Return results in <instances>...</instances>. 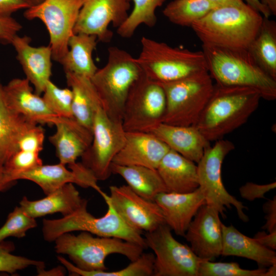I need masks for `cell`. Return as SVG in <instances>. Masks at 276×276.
Here are the masks:
<instances>
[{
	"label": "cell",
	"instance_id": "cell-1",
	"mask_svg": "<svg viewBox=\"0 0 276 276\" xmlns=\"http://www.w3.org/2000/svg\"><path fill=\"white\" fill-rule=\"evenodd\" d=\"M260 93L246 87L214 84L195 126L209 142L216 141L245 124L259 106Z\"/></svg>",
	"mask_w": 276,
	"mask_h": 276
},
{
	"label": "cell",
	"instance_id": "cell-2",
	"mask_svg": "<svg viewBox=\"0 0 276 276\" xmlns=\"http://www.w3.org/2000/svg\"><path fill=\"white\" fill-rule=\"evenodd\" d=\"M263 19L260 13L244 3L215 7L191 28L203 44L247 49Z\"/></svg>",
	"mask_w": 276,
	"mask_h": 276
},
{
	"label": "cell",
	"instance_id": "cell-3",
	"mask_svg": "<svg viewBox=\"0 0 276 276\" xmlns=\"http://www.w3.org/2000/svg\"><path fill=\"white\" fill-rule=\"evenodd\" d=\"M208 71L216 84L258 90L262 99H276V80L257 63L247 49L202 44Z\"/></svg>",
	"mask_w": 276,
	"mask_h": 276
},
{
	"label": "cell",
	"instance_id": "cell-4",
	"mask_svg": "<svg viewBox=\"0 0 276 276\" xmlns=\"http://www.w3.org/2000/svg\"><path fill=\"white\" fill-rule=\"evenodd\" d=\"M141 44L136 61L144 74L156 83L173 82L208 71L202 51L172 47L145 36L141 38Z\"/></svg>",
	"mask_w": 276,
	"mask_h": 276
},
{
	"label": "cell",
	"instance_id": "cell-5",
	"mask_svg": "<svg viewBox=\"0 0 276 276\" xmlns=\"http://www.w3.org/2000/svg\"><path fill=\"white\" fill-rule=\"evenodd\" d=\"M142 72L136 58L128 52L117 47L108 49L106 64L90 79L103 109L112 120L122 122L128 93Z\"/></svg>",
	"mask_w": 276,
	"mask_h": 276
},
{
	"label": "cell",
	"instance_id": "cell-6",
	"mask_svg": "<svg viewBox=\"0 0 276 276\" xmlns=\"http://www.w3.org/2000/svg\"><path fill=\"white\" fill-rule=\"evenodd\" d=\"M107 210L100 217H96L87 210V202L73 214L55 219H44L42 233L43 239L54 242L61 235L75 231H84L97 236L119 238L147 248L142 233L129 226L120 217L111 204L108 195L101 194Z\"/></svg>",
	"mask_w": 276,
	"mask_h": 276
},
{
	"label": "cell",
	"instance_id": "cell-7",
	"mask_svg": "<svg viewBox=\"0 0 276 276\" xmlns=\"http://www.w3.org/2000/svg\"><path fill=\"white\" fill-rule=\"evenodd\" d=\"M55 250L67 255L78 268L85 271L107 270L105 260L112 254H120L130 261L144 252L142 246L119 238L96 236L82 231L77 235L66 233L55 240Z\"/></svg>",
	"mask_w": 276,
	"mask_h": 276
},
{
	"label": "cell",
	"instance_id": "cell-8",
	"mask_svg": "<svg viewBox=\"0 0 276 276\" xmlns=\"http://www.w3.org/2000/svg\"><path fill=\"white\" fill-rule=\"evenodd\" d=\"M208 71L173 82L159 84L166 98L162 122L173 125H195L209 101L214 84Z\"/></svg>",
	"mask_w": 276,
	"mask_h": 276
},
{
	"label": "cell",
	"instance_id": "cell-9",
	"mask_svg": "<svg viewBox=\"0 0 276 276\" xmlns=\"http://www.w3.org/2000/svg\"><path fill=\"white\" fill-rule=\"evenodd\" d=\"M235 148L234 144L223 139L208 146L200 160L197 164L198 188L204 195L206 204L216 210L223 218L225 217L226 208L234 206L238 217L243 221H248L244 213L247 208L231 195L226 190L222 179V165L226 156Z\"/></svg>",
	"mask_w": 276,
	"mask_h": 276
},
{
	"label": "cell",
	"instance_id": "cell-10",
	"mask_svg": "<svg viewBox=\"0 0 276 276\" xmlns=\"http://www.w3.org/2000/svg\"><path fill=\"white\" fill-rule=\"evenodd\" d=\"M166 108L163 88L142 72L132 85L125 102L124 128L126 131L149 132L162 122Z\"/></svg>",
	"mask_w": 276,
	"mask_h": 276
},
{
	"label": "cell",
	"instance_id": "cell-11",
	"mask_svg": "<svg viewBox=\"0 0 276 276\" xmlns=\"http://www.w3.org/2000/svg\"><path fill=\"white\" fill-rule=\"evenodd\" d=\"M144 237L147 247L154 255L153 276H198L203 260L190 246L176 240L166 223L146 232Z\"/></svg>",
	"mask_w": 276,
	"mask_h": 276
},
{
	"label": "cell",
	"instance_id": "cell-12",
	"mask_svg": "<svg viewBox=\"0 0 276 276\" xmlns=\"http://www.w3.org/2000/svg\"><path fill=\"white\" fill-rule=\"evenodd\" d=\"M82 3L83 0H43L25 11L26 19H38L45 25L54 60L60 62L68 51Z\"/></svg>",
	"mask_w": 276,
	"mask_h": 276
},
{
	"label": "cell",
	"instance_id": "cell-13",
	"mask_svg": "<svg viewBox=\"0 0 276 276\" xmlns=\"http://www.w3.org/2000/svg\"><path fill=\"white\" fill-rule=\"evenodd\" d=\"M92 133L91 144L81 156V163L98 181L105 180L112 174L113 158L125 143L126 131L122 122L110 119L100 107L95 117Z\"/></svg>",
	"mask_w": 276,
	"mask_h": 276
},
{
	"label": "cell",
	"instance_id": "cell-14",
	"mask_svg": "<svg viewBox=\"0 0 276 276\" xmlns=\"http://www.w3.org/2000/svg\"><path fill=\"white\" fill-rule=\"evenodd\" d=\"M129 0H83L74 33L94 35L99 41L109 42L113 36L109 25L120 27L129 15Z\"/></svg>",
	"mask_w": 276,
	"mask_h": 276
},
{
	"label": "cell",
	"instance_id": "cell-15",
	"mask_svg": "<svg viewBox=\"0 0 276 276\" xmlns=\"http://www.w3.org/2000/svg\"><path fill=\"white\" fill-rule=\"evenodd\" d=\"M109 199L123 220L130 227L149 232L165 223L162 211L155 201L140 196L127 185L109 187Z\"/></svg>",
	"mask_w": 276,
	"mask_h": 276
},
{
	"label": "cell",
	"instance_id": "cell-16",
	"mask_svg": "<svg viewBox=\"0 0 276 276\" xmlns=\"http://www.w3.org/2000/svg\"><path fill=\"white\" fill-rule=\"evenodd\" d=\"M219 213L207 204L202 206L190 223L184 237L199 258L213 261L222 254V222Z\"/></svg>",
	"mask_w": 276,
	"mask_h": 276
},
{
	"label": "cell",
	"instance_id": "cell-17",
	"mask_svg": "<svg viewBox=\"0 0 276 276\" xmlns=\"http://www.w3.org/2000/svg\"><path fill=\"white\" fill-rule=\"evenodd\" d=\"M59 163L41 165L20 175L17 180H28L37 185L48 195L67 183H75L82 188H91L100 194L103 192L93 173L82 163L68 165Z\"/></svg>",
	"mask_w": 276,
	"mask_h": 276
},
{
	"label": "cell",
	"instance_id": "cell-18",
	"mask_svg": "<svg viewBox=\"0 0 276 276\" xmlns=\"http://www.w3.org/2000/svg\"><path fill=\"white\" fill-rule=\"evenodd\" d=\"M30 84L26 78H14L2 85L6 104L13 111L36 124L54 125L58 117L51 110L42 97L33 92Z\"/></svg>",
	"mask_w": 276,
	"mask_h": 276
},
{
	"label": "cell",
	"instance_id": "cell-19",
	"mask_svg": "<svg viewBox=\"0 0 276 276\" xmlns=\"http://www.w3.org/2000/svg\"><path fill=\"white\" fill-rule=\"evenodd\" d=\"M169 147L151 132L126 131L125 143L112 163L157 169Z\"/></svg>",
	"mask_w": 276,
	"mask_h": 276
},
{
	"label": "cell",
	"instance_id": "cell-20",
	"mask_svg": "<svg viewBox=\"0 0 276 276\" xmlns=\"http://www.w3.org/2000/svg\"><path fill=\"white\" fill-rule=\"evenodd\" d=\"M154 201L162 211L165 223L177 235L182 237L198 211L206 204L199 188L187 193L162 192Z\"/></svg>",
	"mask_w": 276,
	"mask_h": 276
},
{
	"label": "cell",
	"instance_id": "cell-21",
	"mask_svg": "<svg viewBox=\"0 0 276 276\" xmlns=\"http://www.w3.org/2000/svg\"><path fill=\"white\" fill-rule=\"evenodd\" d=\"M27 36L16 35L11 44L16 52V58L23 71L39 95L43 93L52 76V55L50 46L33 47Z\"/></svg>",
	"mask_w": 276,
	"mask_h": 276
},
{
	"label": "cell",
	"instance_id": "cell-22",
	"mask_svg": "<svg viewBox=\"0 0 276 276\" xmlns=\"http://www.w3.org/2000/svg\"><path fill=\"white\" fill-rule=\"evenodd\" d=\"M54 125L56 131L49 140L59 163L65 165L76 163L90 146L93 133L74 118L58 117Z\"/></svg>",
	"mask_w": 276,
	"mask_h": 276
},
{
	"label": "cell",
	"instance_id": "cell-23",
	"mask_svg": "<svg viewBox=\"0 0 276 276\" xmlns=\"http://www.w3.org/2000/svg\"><path fill=\"white\" fill-rule=\"evenodd\" d=\"M169 148L197 164L210 145L194 126H178L160 122L149 132Z\"/></svg>",
	"mask_w": 276,
	"mask_h": 276
},
{
	"label": "cell",
	"instance_id": "cell-24",
	"mask_svg": "<svg viewBox=\"0 0 276 276\" xmlns=\"http://www.w3.org/2000/svg\"><path fill=\"white\" fill-rule=\"evenodd\" d=\"M87 201L81 198L73 183H67L42 199L30 200L24 196L19 206L28 215L36 218L54 213H61L63 217L70 215Z\"/></svg>",
	"mask_w": 276,
	"mask_h": 276
},
{
	"label": "cell",
	"instance_id": "cell-25",
	"mask_svg": "<svg viewBox=\"0 0 276 276\" xmlns=\"http://www.w3.org/2000/svg\"><path fill=\"white\" fill-rule=\"evenodd\" d=\"M157 170L167 192L191 193L199 187L195 163L173 150L165 155Z\"/></svg>",
	"mask_w": 276,
	"mask_h": 276
},
{
	"label": "cell",
	"instance_id": "cell-26",
	"mask_svg": "<svg viewBox=\"0 0 276 276\" xmlns=\"http://www.w3.org/2000/svg\"><path fill=\"white\" fill-rule=\"evenodd\" d=\"M221 255L237 256L251 260L259 265L269 267L276 264V252L260 244L254 238L239 232L233 225L222 223Z\"/></svg>",
	"mask_w": 276,
	"mask_h": 276
},
{
	"label": "cell",
	"instance_id": "cell-27",
	"mask_svg": "<svg viewBox=\"0 0 276 276\" xmlns=\"http://www.w3.org/2000/svg\"><path fill=\"white\" fill-rule=\"evenodd\" d=\"M67 85L73 93V118L92 132L95 117L101 106L90 78L65 73Z\"/></svg>",
	"mask_w": 276,
	"mask_h": 276
},
{
	"label": "cell",
	"instance_id": "cell-28",
	"mask_svg": "<svg viewBox=\"0 0 276 276\" xmlns=\"http://www.w3.org/2000/svg\"><path fill=\"white\" fill-rule=\"evenodd\" d=\"M96 36L85 33L74 34L68 41V51L59 62L65 73L91 78L98 68L93 53L97 45Z\"/></svg>",
	"mask_w": 276,
	"mask_h": 276
},
{
	"label": "cell",
	"instance_id": "cell-29",
	"mask_svg": "<svg viewBox=\"0 0 276 276\" xmlns=\"http://www.w3.org/2000/svg\"><path fill=\"white\" fill-rule=\"evenodd\" d=\"M111 172L122 177L135 193L149 200L167 189L157 169L141 166H124L112 163Z\"/></svg>",
	"mask_w": 276,
	"mask_h": 276
},
{
	"label": "cell",
	"instance_id": "cell-30",
	"mask_svg": "<svg viewBox=\"0 0 276 276\" xmlns=\"http://www.w3.org/2000/svg\"><path fill=\"white\" fill-rule=\"evenodd\" d=\"M0 81V156L5 162L18 150L23 135L36 124L11 110L6 104Z\"/></svg>",
	"mask_w": 276,
	"mask_h": 276
},
{
	"label": "cell",
	"instance_id": "cell-31",
	"mask_svg": "<svg viewBox=\"0 0 276 276\" xmlns=\"http://www.w3.org/2000/svg\"><path fill=\"white\" fill-rule=\"evenodd\" d=\"M259 66L276 80V22L263 17L260 30L248 49Z\"/></svg>",
	"mask_w": 276,
	"mask_h": 276
},
{
	"label": "cell",
	"instance_id": "cell-32",
	"mask_svg": "<svg viewBox=\"0 0 276 276\" xmlns=\"http://www.w3.org/2000/svg\"><path fill=\"white\" fill-rule=\"evenodd\" d=\"M215 7L208 0H173L167 4L163 13L172 23L191 27Z\"/></svg>",
	"mask_w": 276,
	"mask_h": 276
},
{
	"label": "cell",
	"instance_id": "cell-33",
	"mask_svg": "<svg viewBox=\"0 0 276 276\" xmlns=\"http://www.w3.org/2000/svg\"><path fill=\"white\" fill-rule=\"evenodd\" d=\"M166 1L129 0L133 4V9L125 22L117 29L118 34L122 37L130 38L141 25L154 27L157 20L155 11Z\"/></svg>",
	"mask_w": 276,
	"mask_h": 276
},
{
	"label": "cell",
	"instance_id": "cell-34",
	"mask_svg": "<svg viewBox=\"0 0 276 276\" xmlns=\"http://www.w3.org/2000/svg\"><path fill=\"white\" fill-rule=\"evenodd\" d=\"M154 255L153 253L143 252L136 260L120 270L85 271L74 264L64 260L63 265L72 275L81 276H151L153 275Z\"/></svg>",
	"mask_w": 276,
	"mask_h": 276
},
{
	"label": "cell",
	"instance_id": "cell-35",
	"mask_svg": "<svg viewBox=\"0 0 276 276\" xmlns=\"http://www.w3.org/2000/svg\"><path fill=\"white\" fill-rule=\"evenodd\" d=\"M39 153L18 150L5 163L6 181L13 185L18 177L43 164Z\"/></svg>",
	"mask_w": 276,
	"mask_h": 276
},
{
	"label": "cell",
	"instance_id": "cell-36",
	"mask_svg": "<svg viewBox=\"0 0 276 276\" xmlns=\"http://www.w3.org/2000/svg\"><path fill=\"white\" fill-rule=\"evenodd\" d=\"M43 94L45 102L55 114L58 117L73 118V93L70 88L58 87L50 80Z\"/></svg>",
	"mask_w": 276,
	"mask_h": 276
},
{
	"label": "cell",
	"instance_id": "cell-37",
	"mask_svg": "<svg viewBox=\"0 0 276 276\" xmlns=\"http://www.w3.org/2000/svg\"><path fill=\"white\" fill-rule=\"evenodd\" d=\"M37 225L35 218L17 206L9 214L6 222L0 227V243L9 237L24 238L29 230Z\"/></svg>",
	"mask_w": 276,
	"mask_h": 276
},
{
	"label": "cell",
	"instance_id": "cell-38",
	"mask_svg": "<svg viewBox=\"0 0 276 276\" xmlns=\"http://www.w3.org/2000/svg\"><path fill=\"white\" fill-rule=\"evenodd\" d=\"M267 268L246 269L236 262H214L203 260L200 264L198 276H265Z\"/></svg>",
	"mask_w": 276,
	"mask_h": 276
},
{
	"label": "cell",
	"instance_id": "cell-39",
	"mask_svg": "<svg viewBox=\"0 0 276 276\" xmlns=\"http://www.w3.org/2000/svg\"><path fill=\"white\" fill-rule=\"evenodd\" d=\"M13 249L14 246L11 244L0 243V272L13 274L30 266L36 269L44 268L43 261L12 254Z\"/></svg>",
	"mask_w": 276,
	"mask_h": 276
},
{
	"label": "cell",
	"instance_id": "cell-40",
	"mask_svg": "<svg viewBox=\"0 0 276 276\" xmlns=\"http://www.w3.org/2000/svg\"><path fill=\"white\" fill-rule=\"evenodd\" d=\"M45 134L43 128L36 125L29 129L18 143V150L39 153L42 150Z\"/></svg>",
	"mask_w": 276,
	"mask_h": 276
},
{
	"label": "cell",
	"instance_id": "cell-41",
	"mask_svg": "<svg viewBox=\"0 0 276 276\" xmlns=\"http://www.w3.org/2000/svg\"><path fill=\"white\" fill-rule=\"evenodd\" d=\"M276 187V182L259 185L248 182L239 189L241 196L248 201H253L258 198H265V194Z\"/></svg>",
	"mask_w": 276,
	"mask_h": 276
},
{
	"label": "cell",
	"instance_id": "cell-42",
	"mask_svg": "<svg viewBox=\"0 0 276 276\" xmlns=\"http://www.w3.org/2000/svg\"><path fill=\"white\" fill-rule=\"evenodd\" d=\"M22 26L12 17L0 18V43L11 44Z\"/></svg>",
	"mask_w": 276,
	"mask_h": 276
},
{
	"label": "cell",
	"instance_id": "cell-43",
	"mask_svg": "<svg viewBox=\"0 0 276 276\" xmlns=\"http://www.w3.org/2000/svg\"><path fill=\"white\" fill-rule=\"evenodd\" d=\"M263 209L266 214V222L262 228L268 233L276 231V196H274L272 199L265 202Z\"/></svg>",
	"mask_w": 276,
	"mask_h": 276
},
{
	"label": "cell",
	"instance_id": "cell-44",
	"mask_svg": "<svg viewBox=\"0 0 276 276\" xmlns=\"http://www.w3.org/2000/svg\"><path fill=\"white\" fill-rule=\"evenodd\" d=\"M30 7L24 0H0V18L11 17L12 13Z\"/></svg>",
	"mask_w": 276,
	"mask_h": 276
},
{
	"label": "cell",
	"instance_id": "cell-45",
	"mask_svg": "<svg viewBox=\"0 0 276 276\" xmlns=\"http://www.w3.org/2000/svg\"><path fill=\"white\" fill-rule=\"evenodd\" d=\"M254 238L263 246L273 250L276 249V231L269 234L264 231L259 232Z\"/></svg>",
	"mask_w": 276,
	"mask_h": 276
},
{
	"label": "cell",
	"instance_id": "cell-46",
	"mask_svg": "<svg viewBox=\"0 0 276 276\" xmlns=\"http://www.w3.org/2000/svg\"><path fill=\"white\" fill-rule=\"evenodd\" d=\"M246 4L260 13L264 17L269 18L271 14L269 9L261 0H245Z\"/></svg>",
	"mask_w": 276,
	"mask_h": 276
},
{
	"label": "cell",
	"instance_id": "cell-47",
	"mask_svg": "<svg viewBox=\"0 0 276 276\" xmlns=\"http://www.w3.org/2000/svg\"><path fill=\"white\" fill-rule=\"evenodd\" d=\"M5 163V159L0 156V192L5 191L12 185L7 183L5 180L4 174Z\"/></svg>",
	"mask_w": 276,
	"mask_h": 276
},
{
	"label": "cell",
	"instance_id": "cell-48",
	"mask_svg": "<svg viewBox=\"0 0 276 276\" xmlns=\"http://www.w3.org/2000/svg\"><path fill=\"white\" fill-rule=\"evenodd\" d=\"M211 3L216 7L231 5H242L244 2L243 0H208Z\"/></svg>",
	"mask_w": 276,
	"mask_h": 276
},
{
	"label": "cell",
	"instance_id": "cell-49",
	"mask_svg": "<svg viewBox=\"0 0 276 276\" xmlns=\"http://www.w3.org/2000/svg\"><path fill=\"white\" fill-rule=\"evenodd\" d=\"M261 2L268 7L271 14H276V0H261Z\"/></svg>",
	"mask_w": 276,
	"mask_h": 276
},
{
	"label": "cell",
	"instance_id": "cell-50",
	"mask_svg": "<svg viewBox=\"0 0 276 276\" xmlns=\"http://www.w3.org/2000/svg\"><path fill=\"white\" fill-rule=\"evenodd\" d=\"M276 275V264H273L267 269L265 276Z\"/></svg>",
	"mask_w": 276,
	"mask_h": 276
},
{
	"label": "cell",
	"instance_id": "cell-51",
	"mask_svg": "<svg viewBox=\"0 0 276 276\" xmlns=\"http://www.w3.org/2000/svg\"><path fill=\"white\" fill-rule=\"evenodd\" d=\"M27 2L30 5V7L32 6L36 5L42 2L43 0H24Z\"/></svg>",
	"mask_w": 276,
	"mask_h": 276
}]
</instances>
